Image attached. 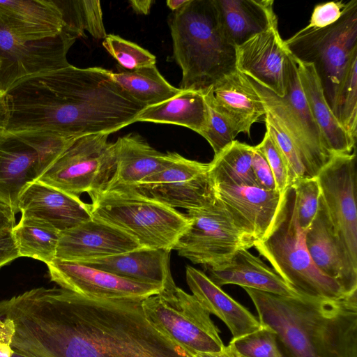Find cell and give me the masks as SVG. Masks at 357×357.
Here are the masks:
<instances>
[{
	"label": "cell",
	"instance_id": "obj_1",
	"mask_svg": "<svg viewBox=\"0 0 357 357\" xmlns=\"http://www.w3.org/2000/svg\"><path fill=\"white\" fill-rule=\"evenodd\" d=\"M142 299L88 298L61 287L0 301L11 348L29 357H191L146 318Z\"/></svg>",
	"mask_w": 357,
	"mask_h": 357
},
{
	"label": "cell",
	"instance_id": "obj_2",
	"mask_svg": "<svg viewBox=\"0 0 357 357\" xmlns=\"http://www.w3.org/2000/svg\"><path fill=\"white\" fill-rule=\"evenodd\" d=\"M146 106L112 71L68 66L26 78L0 95V128L40 141L109 134L135 123Z\"/></svg>",
	"mask_w": 357,
	"mask_h": 357
},
{
	"label": "cell",
	"instance_id": "obj_3",
	"mask_svg": "<svg viewBox=\"0 0 357 357\" xmlns=\"http://www.w3.org/2000/svg\"><path fill=\"white\" fill-rule=\"evenodd\" d=\"M243 289L291 357H357V291L326 299Z\"/></svg>",
	"mask_w": 357,
	"mask_h": 357
},
{
	"label": "cell",
	"instance_id": "obj_4",
	"mask_svg": "<svg viewBox=\"0 0 357 357\" xmlns=\"http://www.w3.org/2000/svg\"><path fill=\"white\" fill-rule=\"evenodd\" d=\"M173 56L182 71L180 89L203 93L236 70V47L225 36L213 0H190L172 15Z\"/></svg>",
	"mask_w": 357,
	"mask_h": 357
},
{
	"label": "cell",
	"instance_id": "obj_5",
	"mask_svg": "<svg viewBox=\"0 0 357 357\" xmlns=\"http://www.w3.org/2000/svg\"><path fill=\"white\" fill-rule=\"evenodd\" d=\"M93 218L134 238L142 248L172 251L189 227L187 215L129 186H107L89 194Z\"/></svg>",
	"mask_w": 357,
	"mask_h": 357
},
{
	"label": "cell",
	"instance_id": "obj_6",
	"mask_svg": "<svg viewBox=\"0 0 357 357\" xmlns=\"http://www.w3.org/2000/svg\"><path fill=\"white\" fill-rule=\"evenodd\" d=\"M254 247L298 294L326 299L348 295L337 280L324 275L313 263L305 243V231L298 222L292 188L285 194L271 232Z\"/></svg>",
	"mask_w": 357,
	"mask_h": 357
},
{
	"label": "cell",
	"instance_id": "obj_7",
	"mask_svg": "<svg viewBox=\"0 0 357 357\" xmlns=\"http://www.w3.org/2000/svg\"><path fill=\"white\" fill-rule=\"evenodd\" d=\"M284 43L295 59L313 65L333 112L342 77L357 54V0L346 2L342 15L333 24L305 26Z\"/></svg>",
	"mask_w": 357,
	"mask_h": 357
},
{
	"label": "cell",
	"instance_id": "obj_8",
	"mask_svg": "<svg viewBox=\"0 0 357 357\" xmlns=\"http://www.w3.org/2000/svg\"><path fill=\"white\" fill-rule=\"evenodd\" d=\"M146 319L191 357L199 352L222 350L220 331L210 313L192 295L175 283L142 300Z\"/></svg>",
	"mask_w": 357,
	"mask_h": 357
},
{
	"label": "cell",
	"instance_id": "obj_9",
	"mask_svg": "<svg viewBox=\"0 0 357 357\" xmlns=\"http://www.w3.org/2000/svg\"><path fill=\"white\" fill-rule=\"evenodd\" d=\"M248 79L266 107L274 113L291 136L301 155L307 176L317 177L333 155L326 148L312 116L292 55L288 51L284 68L285 93L282 98Z\"/></svg>",
	"mask_w": 357,
	"mask_h": 357
},
{
	"label": "cell",
	"instance_id": "obj_10",
	"mask_svg": "<svg viewBox=\"0 0 357 357\" xmlns=\"http://www.w3.org/2000/svg\"><path fill=\"white\" fill-rule=\"evenodd\" d=\"M109 134L77 137L36 180L79 197L104 189L116 169L114 143Z\"/></svg>",
	"mask_w": 357,
	"mask_h": 357
},
{
	"label": "cell",
	"instance_id": "obj_11",
	"mask_svg": "<svg viewBox=\"0 0 357 357\" xmlns=\"http://www.w3.org/2000/svg\"><path fill=\"white\" fill-rule=\"evenodd\" d=\"M187 211L190 225L173 250L192 263L204 268L219 267L229 262L240 249L254 247L216 197L210 204Z\"/></svg>",
	"mask_w": 357,
	"mask_h": 357
},
{
	"label": "cell",
	"instance_id": "obj_12",
	"mask_svg": "<svg viewBox=\"0 0 357 357\" xmlns=\"http://www.w3.org/2000/svg\"><path fill=\"white\" fill-rule=\"evenodd\" d=\"M356 150L334 155L317 176L321 197L351 270L357 274Z\"/></svg>",
	"mask_w": 357,
	"mask_h": 357
},
{
	"label": "cell",
	"instance_id": "obj_13",
	"mask_svg": "<svg viewBox=\"0 0 357 357\" xmlns=\"http://www.w3.org/2000/svg\"><path fill=\"white\" fill-rule=\"evenodd\" d=\"M78 38L65 26L55 37L24 41L0 24V95L26 78L68 66L67 54Z\"/></svg>",
	"mask_w": 357,
	"mask_h": 357
},
{
	"label": "cell",
	"instance_id": "obj_14",
	"mask_svg": "<svg viewBox=\"0 0 357 357\" xmlns=\"http://www.w3.org/2000/svg\"><path fill=\"white\" fill-rule=\"evenodd\" d=\"M208 169L209 163L190 160L173 152L169 165L132 188L169 207L194 210L210 204L215 199Z\"/></svg>",
	"mask_w": 357,
	"mask_h": 357
},
{
	"label": "cell",
	"instance_id": "obj_15",
	"mask_svg": "<svg viewBox=\"0 0 357 357\" xmlns=\"http://www.w3.org/2000/svg\"><path fill=\"white\" fill-rule=\"evenodd\" d=\"M51 281L93 299H144L164 288L125 279L87 265L55 259L47 264Z\"/></svg>",
	"mask_w": 357,
	"mask_h": 357
},
{
	"label": "cell",
	"instance_id": "obj_16",
	"mask_svg": "<svg viewBox=\"0 0 357 357\" xmlns=\"http://www.w3.org/2000/svg\"><path fill=\"white\" fill-rule=\"evenodd\" d=\"M215 197L239 230L252 242L265 238L273 229L284 198L278 191L255 185L212 184Z\"/></svg>",
	"mask_w": 357,
	"mask_h": 357
},
{
	"label": "cell",
	"instance_id": "obj_17",
	"mask_svg": "<svg viewBox=\"0 0 357 357\" xmlns=\"http://www.w3.org/2000/svg\"><path fill=\"white\" fill-rule=\"evenodd\" d=\"M288 50L278 24L236 47V69L282 98L285 93L284 68Z\"/></svg>",
	"mask_w": 357,
	"mask_h": 357
},
{
	"label": "cell",
	"instance_id": "obj_18",
	"mask_svg": "<svg viewBox=\"0 0 357 357\" xmlns=\"http://www.w3.org/2000/svg\"><path fill=\"white\" fill-rule=\"evenodd\" d=\"M142 248L121 229L94 218L60 232L56 259L81 262Z\"/></svg>",
	"mask_w": 357,
	"mask_h": 357
},
{
	"label": "cell",
	"instance_id": "obj_19",
	"mask_svg": "<svg viewBox=\"0 0 357 357\" xmlns=\"http://www.w3.org/2000/svg\"><path fill=\"white\" fill-rule=\"evenodd\" d=\"M17 207L21 218L43 221L60 232L92 218L89 204L37 181L22 192Z\"/></svg>",
	"mask_w": 357,
	"mask_h": 357
},
{
	"label": "cell",
	"instance_id": "obj_20",
	"mask_svg": "<svg viewBox=\"0 0 357 357\" xmlns=\"http://www.w3.org/2000/svg\"><path fill=\"white\" fill-rule=\"evenodd\" d=\"M204 94L206 102L225 116L238 133L250 136L252 125L266 112L250 79L237 70L223 76Z\"/></svg>",
	"mask_w": 357,
	"mask_h": 357
},
{
	"label": "cell",
	"instance_id": "obj_21",
	"mask_svg": "<svg viewBox=\"0 0 357 357\" xmlns=\"http://www.w3.org/2000/svg\"><path fill=\"white\" fill-rule=\"evenodd\" d=\"M305 243L321 273L337 280L347 294L357 291V274L349 266L321 195L316 215L305 231Z\"/></svg>",
	"mask_w": 357,
	"mask_h": 357
},
{
	"label": "cell",
	"instance_id": "obj_22",
	"mask_svg": "<svg viewBox=\"0 0 357 357\" xmlns=\"http://www.w3.org/2000/svg\"><path fill=\"white\" fill-rule=\"evenodd\" d=\"M42 173L37 150L25 140L0 128V203L17 213L22 192Z\"/></svg>",
	"mask_w": 357,
	"mask_h": 357
},
{
	"label": "cell",
	"instance_id": "obj_23",
	"mask_svg": "<svg viewBox=\"0 0 357 357\" xmlns=\"http://www.w3.org/2000/svg\"><path fill=\"white\" fill-rule=\"evenodd\" d=\"M0 24L24 41L55 37L65 27L63 11L53 0L0 1Z\"/></svg>",
	"mask_w": 357,
	"mask_h": 357
},
{
	"label": "cell",
	"instance_id": "obj_24",
	"mask_svg": "<svg viewBox=\"0 0 357 357\" xmlns=\"http://www.w3.org/2000/svg\"><path fill=\"white\" fill-rule=\"evenodd\" d=\"M170 250L139 248L106 257L76 262L135 282L165 287L174 283Z\"/></svg>",
	"mask_w": 357,
	"mask_h": 357
},
{
	"label": "cell",
	"instance_id": "obj_25",
	"mask_svg": "<svg viewBox=\"0 0 357 357\" xmlns=\"http://www.w3.org/2000/svg\"><path fill=\"white\" fill-rule=\"evenodd\" d=\"M187 284L201 305L218 317L237 338L258 330V317L214 284L204 272L191 266L185 268Z\"/></svg>",
	"mask_w": 357,
	"mask_h": 357
},
{
	"label": "cell",
	"instance_id": "obj_26",
	"mask_svg": "<svg viewBox=\"0 0 357 357\" xmlns=\"http://www.w3.org/2000/svg\"><path fill=\"white\" fill-rule=\"evenodd\" d=\"M204 269L208 278L220 287L236 284L283 296H299L273 268L248 249H240L221 266Z\"/></svg>",
	"mask_w": 357,
	"mask_h": 357
},
{
	"label": "cell",
	"instance_id": "obj_27",
	"mask_svg": "<svg viewBox=\"0 0 357 357\" xmlns=\"http://www.w3.org/2000/svg\"><path fill=\"white\" fill-rule=\"evenodd\" d=\"M114 148L116 169L106 187L135 186L165 168L173 157V152H159L135 133L119 137Z\"/></svg>",
	"mask_w": 357,
	"mask_h": 357
},
{
	"label": "cell",
	"instance_id": "obj_28",
	"mask_svg": "<svg viewBox=\"0 0 357 357\" xmlns=\"http://www.w3.org/2000/svg\"><path fill=\"white\" fill-rule=\"evenodd\" d=\"M220 26L235 47L275 24L272 0H213Z\"/></svg>",
	"mask_w": 357,
	"mask_h": 357
},
{
	"label": "cell",
	"instance_id": "obj_29",
	"mask_svg": "<svg viewBox=\"0 0 357 357\" xmlns=\"http://www.w3.org/2000/svg\"><path fill=\"white\" fill-rule=\"evenodd\" d=\"M294 60L301 85L326 148L333 155L352 153L356 150V143L350 139L329 107L313 65Z\"/></svg>",
	"mask_w": 357,
	"mask_h": 357
},
{
	"label": "cell",
	"instance_id": "obj_30",
	"mask_svg": "<svg viewBox=\"0 0 357 357\" xmlns=\"http://www.w3.org/2000/svg\"><path fill=\"white\" fill-rule=\"evenodd\" d=\"M207 119L208 105L204 93L187 89L159 104L146 107L136 117L135 123L178 125L201 135Z\"/></svg>",
	"mask_w": 357,
	"mask_h": 357
},
{
	"label": "cell",
	"instance_id": "obj_31",
	"mask_svg": "<svg viewBox=\"0 0 357 357\" xmlns=\"http://www.w3.org/2000/svg\"><path fill=\"white\" fill-rule=\"evenodd\" d=\"M116 69L117 72H112L115 82L146 107L164 102L181 91L165 79L155 65L132 70L117 66Z\"/></svg>",
	"mask_w": 357,
	"mask_h": 357
},
{
	"label": "cell",
	"instance_id": "obj_32",
	"mask_svg": "<svg viewBox=\"0 0 357 357\" xmlns=\"http://www.w3.org/2000/svg\"><path fill=\"white\" fill-rule=\"evenodd\" d=\"M254 146L233 141L209 162L211 184L257 186L252 168Z\"/></svg>",
	"mask_w": 357,
	"mask_h": 357
},
{
	"label": "cell",
	"instance_id": "obj_33",
	"mask_svg": "<svg viewBox=\"0 0 357 357\" xmlns=\"http://www.w3.org/2000/svg\"><path fill=\"white\" fill-rule=\"evenodd\" d=\"M20 257L33 258L46 265L56 259L60 231L35 219L20 218L12 230Z\"/></svg>",
	"mask_w": 357,
	"mask_h": 357
},
{
	"label": "cell",
	"instance_id": "obj_34",
	"mask_svg": "<svg viewBox=\"0 0 357 357\" xmlns=\"http://www.w3.org/2000/svg\"><path fill=\"white\" fill-rule=\"evenodd\" d=\"M58 3L63 11L65 25L80 37L84 35L85 31L98 40L107 36L100 1H58Z\"/></svg>",
	"mask_w": 357,
	"mask_h": 357
},
{
	"label": "cell",
	"instance_id": "obj_35",
	"mask_svg": "<svg viewBox=\"0 0 357 357\" xmlns=\"http://www.w3.org/2000/svg\"><path fill=\"white\" fill-rule=\"evenodd\" d=\"M333 113L350 139L357 137V54H355L341 81Z\"/></svg>",
	"mask_w": 357,
	"mask_h": 357
},
{
	"label": "cell",
	"instance_id": "obj_36",
	"mask_svg": "<svg viewBox=\"0 0 357 357\" xmlns=\"http://www.w3.org/2000/svg\"><path fill=\"white\" fill-rule=\"evenodd\" d=\"M266 128L286 160L290 173L291 188L296 181L308 178L298 151L291 136L278 118L266 107Z\"/></svg>",
	"mask_w": 357,
	"mask_h": 357
},
{
	"label": "cell",
	"instance_id": "obj_37",
	"mask_svg": "<svg viewBox=\"0 0 357 357\" xmlns=\"http://www.w3.org/2000/svg\"><path fill=\"white\" fill-rule=\"evenodd\" d=\"M228 346L243 357H280L276 333L264 325L257 331L237 338H231Z\"/></svg>",
	"mask_w": 357,
	"mask_h": 357
},
{
	"label": "cell",
	"instance_id": "obj_38",
	"mask_svg": "<svg viewBox=\"0 0 357 357\" xmlns=\"http://www.w3.org/2000/svg\"><path fill=\"white\" fill-rule=\"evenodd\" d=\"M102 46L120 67L132 70L155 65V56L138 45L113 34H107Z\"/></svg>",
	"mask_w": 357,
	"mask_h": 357
},
{
	"label": "cell",
	"instance_id": "obj_39",
	"mask_svg": "<svg viewBox=\"0 0 357 357\" xmlns=\"http://www.w3.org/2000/svg\"><path fill=\"white\" fill-rule=\"evenodd\" d=\"M294 192L297 219L301 229L305 231L318 210L321 191L317 177L303 178L291 186Z\"/></svg>",
	"mask_w": 357,
	"mask_h": 357
},
{
	"label": "cell",
	"instance_id": "obj_40",
	"mask_svg": "<svg viewBox=\"0 0 357 357\" xmlns=\"http://www.w3.org/2000/svg\"><path fill=\"white\" fill-rule=\"evenodd\" d=\"M207 105V123L200 135L209 143L216 155L235 140L238 132L225 116L208 103Z\"/></svg>",
	"mask_w": 357,
	"mask_h": 357
},
{
	"label": "cell",
	"instance_id": "obj_41",
	"mask_svg": "<svg viewBox=\"0 0 357 357\" xmlns=\"http://www.w3.org/2000/svg\"><path fill=\"white\" fill-rule=\"evenodd\" d=\"M255 147L264 155L273 173L277 191L284 197L291 188L288 164L270 133L266 130L261 142Z\"/></svg>",
	"mask_w": 357,
	"mask_h": 357
},
{
	"label": "cell",
	"instance_id": "obj_42",
	"mask_svg": "<svg viewBox=\"0 0 357 357\" xmlns=\"http://www.w3.org/2000/svg\"><path fill=\"white\" fill-rule=\"evenodd\" d=\"M346 2L328 1L316 5L307 27L324 28L336 22L342 15Z\"/></svg>",
	"mask_w": 357,
	"mask_h": 357
},
{
	"label": "cell",
	"instance_id": "obj_43",
	"mask_svg": "<svg viewBox=\"0 0 357 357\" xmlns=\"http://www.w3.org/2000/svg\"><path fill=\"white\" fill-rule=\"evenodd\" d=\"M252 168L257 185L266 190L277 191L275 179L264 155L254 146Z\"/></svg>",
	"mask_w": 357,
	"mask_h": 357
},
{
	"label": "cell",
	"instance_id": "obj_44",
	"mask_svg": "<svg viewBox=\"0 0 357 357\" xmlns=\"http://www.w3.org/2000/svg\"><path fill=\"white\" fill-rule=\"evenodd\" d=\"M20 257L12 231L0 234V268Z\"/></svg>",
	"mask_w": 357,
	"mask_h": 357
},
{
	"label": "cell",
	"instance_id": "obj_45",
	"mask_svg": "<svg viewBox=\"0 0 357 357\" xmlns=\"http://www.w3.org/2000/svg\"><path fill=\"white\" fill-rule=\"evenodd\" d=\"M14 332L13 321L0 318V357H11L13 353L11 344Z\"/></svg>",
	"mask_w": 357,
	"mask_h": 357
},
{
	"label": "cell",
	"instance_id": "obj_46",
	"mask_svg": "<svg viewBox=\"0 0 357 357\" xmlns=\"http://www.w3.org/2000/svg\"><path fill=\"white\" fill-rule=\"evenodd\" d=\"M15 214L8 206L0 203V234L13 230L16 225Z\"/></svg>",
	"mask_w": 357,
	"mask_h": 357
},
{
	"label": "cell",
	"instance_id": "obj_47",
	"mask_svg": "<svg viewBox=\"0 0 357 357\" xmlns=\"http://www.w3.org/2000/svg\"><path fill=\"white\" fill-rule=\"evenodd\" d=\"M131 8L135 13L141 15H148L153 3L152 0H131L129 1Z\"/></svg>",
	"mask_w": 357,
	"mask_h": 357
},
{
	"label": "cell",
	"instance_id": "obj_48",
	"mask_svg": "<svg viewBox=\"0 0 357 357\" xmlns=\"http://www.w3.org/2000/svg\"><path fill=\"white\" fill-rule=\"evenodd\" d=\"M192 357H235V356L233 351L227 345L225 346V347L219 351L196 353L193 354Z\"/></svg>",
	"mask_w": 357,
	"mask_h": 357
},
{
	"label": "cell",
	"instance_id": "obj_49",
	"mask_svg": "<svg viewBox=\"0 0 357 357\" xmlns=\"http://www.w3.org/2000/svg\"><path fill=\"white\" fill-rule=\"evenodd\" d=\"M190 0H168L167 6L173 11H177L186 5Z\"/></svg>",
	"mask_w": 357,
	"mask_h": 357
},
{
	"label": "cell",
	"instance_id": "obj_50",
	"mask_svg": "<svg viewBox=\"0 0 357 357\" xmlns=\"http://www.w3.org/2000/svg\"><path fill=\"white\" fill-rule=\"evenodd\" d=\"M11 357H29V356L13 351V353Z\"/></svg>",
	"mask_w": 357,
	"mask_h": 357
},
{
	"label": "cell",
	"instance_id": "obj_51",
	"mask_svg": "<svg viewBox=\"0 0 357 357\" xmlns=\"http://www.w3.org/2000/svg\"><path fill=\"white\" fill-rule=\"evenodd\" d=\"M230 349H231V348H230ZM231 350H232V349H231ZM232 351H233V350H232ZM233 352H234V354L235 357H243V356H240V355L237 354H236V353H235L234 351H233ZM280 357H284V356H283V354H282Z\"/></svg>",
	"mask_w": 357,
	"mask_h": 357
},
{
	"label": "cell",
	"instance_id": "obj_52",
	"mask_svg": "<svg viewBox=\"0 0 357 357\" xmlns=\"http://www.w3.org/2000/svg\"><path fill=\"white\" fill-rule=\"evenodd\" d=\"M0 67H1V61H0Z\"/></svg>",
	"mask_w": 357,
	"mask_h": 357
}]
</instances>
